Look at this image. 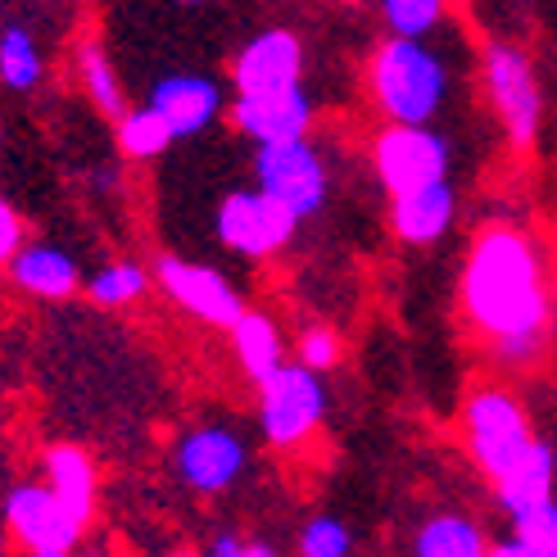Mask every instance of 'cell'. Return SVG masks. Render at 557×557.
Masks as SVG:
<instances>
[{"mask_svg":"<svg viewBox=\"0 0 557 557\" xmlns=\"http://www.w3.org/2000/svg\"><path fill=\"white\" fill-rule=\"evenodd\" d=\"M462 313L504 363H531L548 336V282L540 245L512 222H494L467 249Z\"/></svg>","mask_w":557,"mask_h":557,"instance_id":"cell-1","label":"cell"},{"mask_svg":"<svg viewBox=\"0 0 557 557\" xmlns=\"http://www.w3.org/2000/svg\"><path fill=\"white\" fill-rule=\"evenodd\" d=\"M449 87V60L426 37H385L368 60V91L385 123H435Z\"/></svg>","mask_w":557,"mask_h":557,"instance_id":"cell-2","label":"cell"},{"mask_svg":"<svg viewBox=\"0 0 557 557\" xmlns=\"http://www.w3.org/2000/svg\"><path fill=\"white\" fill-rule=\"evenodd\" d=\"M535 426H531V412L525 404L504 385H481L471 389L467 404H462V444L471 462H476L485 476H504V471L531 449Z\"/></svg>","mask_w":557,"mask_h":557,"instance_id":"cell-3","label":"cell"},{"mask_svg":"<svg viewBox=\"0 0 557 557\" xmlns=\"http://www.w3.org/2000/svg\"><path fill=\"white\" fill-rule=\"evenodd\" d=\"M259 431L272 449L295 454L299 444H309L326 417V385L322 372L304 368V363H286L276 368L272 376H263L259 385Z\"/></svg>","mask_w":557,"mask_h":557,"instance_id":"cell-4","label":"cell"},{"mask_svg":"<svg viewBox=\"0 0 557 557\" xmlns=\"http://www.w3.org/2000/svg\"><path fill=\"white\" fill-rule=\"evenodd\" d=\"M481 77H485V96L494 104L504 136L512 146H535V136L544 127V91L531 54L512 41H490L481 54Z\"/></svg>","mask_w":557,"mask_h":557,"instance_id":"cell-5","label":"cell"},{"mask_svg":"<svg viewBox=\"0 0 557 557\" xmlns=\"http://www.w3.org/2000/svg\"><path fill=\"white\" fill-rule=\"evenodd\" d=\"M213 232L232 255H240L249 263H263V259H276L282 249H290V240L299 232V218L282 200H272L268 190L245 186V190H227L218 200Z\"/></svg>","mask_w":557,"mask_h":557,"instance_id":"cell-6","label":"cell"},{"mask_svg":"<svg viewBox=\"0 0 557 557\" xmlns=\"http://www.w3.org/2000/svg\"><path fill=\"white\" fill-rule=\"evenodd\" d=\"M372 169L385 195L426 186L454 173V141L431 123H385L372 141Z\"/></svg>","mask_w":557,"mask_h":557,"instance_id":"cell-7","label":"cell"},{"mask_svg":"<svg viewBox=\"0 0 557 557\" xmlns=\"http://www.w3.org/2000/svg\"><path fill=\"white\" fill-rule=\"evenodd\" d=\"M0 517H5L10 540L33 557H69L87 525H82L46 481H18L0 498Z\"/></svg>","mask_w":557,"mask_h":557,"instance_id":"cell-8","label":"cell"},{"mask_svg":"<svg viewBox=\"0 0 557 557\" xmlns=\"http://www.w3.org/2000/svg\"><path fill=\"white\" fill-rule=\"evenodd\" d=\"M255 182H259V190L272 195V200H282L299 222L322 213L331 200L326 159L318 154V146L309 136L255 146Z\"/></svg>","mask_w":557,"mask_h":557,"instance_id":"cell-9","label":"cell"},{"mask_svg":"<svg viewBox=\"0 0 557 557\" xmlns=\"http://www.w3.org/2000/svg\"><path fill=\"white\" fill-rule=\"evenodd\" d=\"M173 471H177V481L190 494L218 498V494H227L249 471V444L240 440V431L218 426V422L190 426L186 435H177Z\"/></svg>","mask_w":557,"mask_h":557,"instance_id":"cell-10","label":"cell"},{"mask_svg":"<svg viewBox=\"0 0 557 557\" xmlns=\"http://www.w3.org/2000/svg\"><path fill=\"white\" fill-rule=\"evenodd\" d=\"M154 286L163 290V299H173L177 309L195 322H205L213 331H227L240 313H245V295L227 272H218L209 263H190L177 255H163L154 263Z\"/></svg>","mask_w":557,"mask_h":557,"instance_id":"cell-11","label":"cell"},{"mask_svg":"<svg viewBox=\"0 0 557 557\" xmlns=\"http://www.w3.org/2000/svg\"><path fill=\"white\" fill-rule=\"evenodd\" d=\"M313 119H318V104H313V96H309L304 82H295V87H282V91H255V96H236L232 100V123L255 146L309 136L313 132Z\"/></svg>","mask_w":557,"mask_h":557,"instance_id":"cell-12","label":"cell"},{"mask_svg":"<svg viewBox=\"0 0 557 557\" xmlns=\"http://www.w3.org/2000/svg\"><path fill=\"white\" fill-rule=\"evenodd\" d=\"M232 82L236 96L295 87V82H304V41L290 27H268V33L249 37L232 64Z\"/></svg>","mask_w":557,"mask_h":557,"instance_id":"cell-13","label":"cell"},{"mask_svg":"<svg viewBox=\"0 0 557 557\" xmlns=\"http://www.w3.org/2000/svg\"><path fill=\"white\" fill-rule=\"evenodd\" d=\"M146 104L173 127L177 141H186V136H200L222 119L227 96H222V87L209 73H169L150 87Z\"/></svg>","mask_w":557,"mask_h":557,"instance_id":"cell-14","label":"cell"},{"mask_svg":"<svg viewBox=\"0 0 557 557\" xmlns=\"http://www.w3.org/2000/svg\"><path fill=\"white\" fill-rule=\"evenodd\" d=\"M454 218H458L454 177H440V182L389 195V232H395L404 245H412V249L444 240V232L454 227Z\"/></svg>","mask_w":557,"mask_h":557,"instance_id":"cell-15","label":"cell"},{"mask_svg":"<svg viewBox=\"0 0 557 557\" xmlns=\"http://www.w3.org/2000/svg\"><path fill=\"white\" fill-rule=\"evenodd\" d=\"M5 272H10V286H14L18 295L46 299V304L69 299V295H77V286H82L77 259L69 255L64 245H50V240H23L14 255H10Z\"/></svg>","mask_w":557,"mask_h":557,"instance_id":"cell-16","label":"cell"},{"mask_svg":"<svg viewBox=\"0 0 557 557\" xmlns=\"http://www.w3.org/2000/svg\"><path fill=\"white\" fill-rule=\"evenodd\" d=\"M41 481L60 494V504L82 521L91 525L96 521V504H100V471H96V458L82 449V444H46L41 454Z\"/></svg>","mask_w":557,"mask_h":557,"instance_id":"cell-17","label":"cell"},{"mask_svg":"<svg viewBox=\"0 0 557 557\" xmlns=\"http://www.w3.org/2000/svg\"><path fill=\"white\" fill-rule=\"evenodd\" d=\"M553 494H557V454L544 440H531V449H525L504 476H494V498L508 517L544 504Z\"/></svg>","mask_w":557,"mask_h":557,"instance_id":"cell-18","label":"cell"},{"mask_svg":"<svg viewBox=\"0 0 557 557\" xmlns=\"http://www.w3.org/2000/svg\"><path fill=\"white\" fill-rule=\"evenodd\" d=\"M227 336H232L236 363H240L249 385H259L263 376H272L276 368L286 363V336H282V326H276V318L263 313V309H245L227 326Z\"/></svg>","mask_w":557,"mask_h":557,"instance_id":"cell-19","label":"cell"},{"mask_svg":"<svg viewBox=\"0 0 557 557\" xmlns=\"http://www.w3.org/2000/svg\"><path fill=\"white\" fill-rule=\"evenodd\" d=\"M412 553L417 557H481V553H490V544H485V531L471 517L440 512L412 535Z\"/></svg>","mask_w":557,"mask_h":557,"instance_id":"cell-20","label":"cell"},{"mask_svg":"<svg viewBox=\"0 0 557 557\" xmlns=\"http://www.w3.org/2000/svg\"><path fill=\"white\" fill-rule=\"evenodd\" d=\"M114 136H119V154L123 159H136V163H154V159H163V154L177 146L173 127L163 123L150 104L123 109V114L114 119Z\"/></svg>","mask_w":557,"mask_h":557,"instance_id":"cell-21","label":"cell"},{"mask_svg":"<svg viewBox=\"0 0 557 557\" xmlns=\"http://www.w3.org/2000/svg\"><path fill=\"white\" fill-rule=\"evenodd\" d=\"M508 521H512V535L498 540L494 548L498 557H557V494Z\"/></svg>","mask_w":557,"mask_h":557,"instance_id":"cell-22","label":"cell"},{"mask_svg":"<svg viewBox=\"0 0 557 557\" xmlns=\"http://www.w3.org/2000/svg\"><path fill=\"white\" fill-rule=\"evenodd\" d=\"M46 77V60H41V46L27 27L10 23L0 27V87L5 91H37Z\"/></svg>","mask_w":557,"mask_h":557,"instance_id":"cell-23","label":"cell"},{"mask_svg":"<svg viewBox=\"0 0 557 557\" xmlns=\"http://www.w3.org/2000/svg\"><path fill=\"white\" fill-rule=\"evenodd\" d=\"M77 82H82V96H87L104 119H119L127 109V96H123V82L109 64V54L100 41H82L77 46Z\"/></svg>","mask_w":557,"mask_h":557,"instance_id":"cell-24","label":"cell"},{"mask_svg":"<svg viewBox=\"0 0 557 557\" xmlns=\"http://www.w3.org/2000/svg\"><path fill=\"white\" fill-rule=\"evenodd\" d=\"M82 290H87L96 309H127V304L150 295V272L132 259H119V263H104L100 272H91Z\"/></svg>","mask_w":557,"mask_h":557,"instance_id":"cell-25","label":"cell"},{"mask_svg":"<svg viewBox=\"0 0 557 557\" xmlns=\"http://www.w3.org/2000/svg\"><path fill=\"white\" fill-rule=\"evenodd\" d=\"M389 37H431L444 23V0H381Z\"/></svg>","mask_w":557,"mask_h":557,"instance_id":"cell-26","label":"cell"},{"mask_svg":"<svg viewBox=\"0 0 557 557\" xmlns=\"http://www.w3.org/2000/svg\"><path fill=\"white\" fill-rule=\"evenodd\" d=\"M299 557H349L354 553V535L341 517H309L299 525V540H295Z\"/></svg>","mask_w":557,"mask_h":557,"instance_id":"cell-27","label":"cell"},{"mask_svg":"<svg viewBox=\"0 0 557 557\" xmlns=\"http://www.w3.org/2000/svg\"><path fill=\"white\" fill-rule=\"evenodd\" d=\"M341 336L331 326H309L304 336L295 341V363H304V368H313V372H331L341 363Z\"/></svg>","mask_w":557,"mask_h":557,"instance_id":"cell-28","label":"cell"},{"mask_svg":"<svg viewBox=\"0 0 557 557\" xmlns=\"http://www.w3.org/2000/svg\"><path fill=\"white\" fill-rule=\"evenodd\" d=\"M23 240H27L23 236V218H18V209L5 200V195H0V268L10 263V255H14Z\"/></svg>","mask_w":557,"mask_h":557,"instance_id":"cell-29","label":"cell"},{"mask_svg":"<svg viewBox=\"0 0 557 557\" xmlns=\"http://www.w3.org/2000/svg\"><path fill=\"white\" fill-rule=\"evenodd\" d=\"M209 553H213V557H245V535H236V531H218L213 544H209Z\"/></svg>","mask_w":557,"mask_h":557,"instance_id":"cell-30","label":"cell"},{"mask_svg":"<svg viewBox=\"0 0 557 557\" xmlns=\"http://www.w3.org/2000/svg\"><path fill=\"white\" fill-rule=\"evenodd\" d=\"M10 548V531H5V517H0V553Z\"/></svg>","mask_w":557,"mask_h":557,"instance_id":"cell-31","label":"cell"},{"mask_svg":"<svg viewBox=\"0 0 557 557\" xmlns=\"http://www.w3.org/2000/svg\"><path fill=\"white\" fill-rule=\"evenodd\" d=\"M173 5H186L190 10V5H209V0H173Z\"/></svg>","mask_w":557,"mask_h":557,"instance_id":"cell-32","label":"cell"},{"mask_svg":"<svg viewBox=\"0 0 557 557\" xmlns=\"http://www.w3.org/2000/svg\"><path fill=\"white\" fill-rule=\"evenodd\" d=\"M548 304H553V313H557V276H553V295H548Z\"/></svg>","mask_w":557,"mask_h":557,"instance_id":"cell-33","label":"cell"},{"mask_svg":"<svg viewBox=\"0 0 557 557\" xmlns=\"http://www.w3.org/2000/svg\"><path fill=\"white\" fill-rule=\"evenodd\" d=\"M331 5H363V0H331Z\"/></svg>","mask_w":557,"mask_h":557,"instance_id":"cell-34","label":"cell"},{"mask_svg":"<svg viewBox=\"0 0 557 557\" xmlns=\"http://www.w3.org/2000/svg\"><path fill=\"white\" fill-rule=\"evenodd\" d=\"M0 146H5V127H0Z\"/></svg>","mask_w":557,"mask_h":557,"instance_id":"cell-35","label":"cell"}]
</instances>
